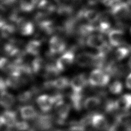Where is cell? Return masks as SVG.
Listing matches in <instances>:
<instances>
[{
	"label": "cell",
	"mask_w": 131,
	"mask_h": 131,
	"mask_svg": "<svg viewBox=\"0 0 131 131\" xmlns=\"http://www.w3.org/2000/svg\"><path fill=\"white\" fill-rule=\"evenodd\" d=\"M74 59V53L72 51H67L57 59L56 66L60 72L64 71L71 66Z\"/></svg>",
	"instance_id": "5"
},
{
	"label": "cell",
	"mask_w": 131,
	"mask_h": 131,
	"mask_svg": "<svg viewBox=\"0 0 131 131\" xmlns=\"http://www.w3.org/2000/svg\"><path fill=\"white\" fill-rule=\"evenodd\" d=\"M41 43L40 41L37 40H32L30 41L26 47V51L28 53L33 55H37L40 50Z\"/></svg>",
	"instance_id": "20"
},
{
	"label": "cell",
	"mask_w": 131,
	"mask_h": 131,
	"mask_svg": "<svg viewBox=\"0 0 131 131\" xmlns=\"http://www.w3.org/2000/svg\"><path fill=\"white\" fill-rule=\"evenodd\" d=\"M130 34H131V28H130Z\"/></svg>",
	"instance_id": "44"
},
{
	"label": "cell",
	"mask_w": 131,
	"mask_h": 131,
	"mask_svg": "<svg viewBox=\"0 0 131 131\" xmlns=\"http://www.w3.org/2000/svg\"><path fill=\"white\" fill-rule=\"evenodd\" d=\"M102 4L106 7H111L114 6L116 4L114 0H102Z\"/></svg>",
	"instance_id": "36"
},
{
	"label": "cell",
	"mask_w": 131,
	"mask_h": 131,
	"mask_svg": "<svg viewBox=\"0 0 131 131\" xmlns=\"http://www.w3.org/2000/svg\"><path fill=\"white\" fill-rule=\"evenodd\" d=\"M53 84L54 88L59 89H63L68 87L69 84H70V83L67 78L60 77L54 80Z\"/></svg>",
	"instance_id": "30"
},
{
	"label": "cell",
	"mask_w": 131,
	"mask_h": 131,
	"mask_svg": "<svg viewBox=\"0 0 131 131\" xmlns=\"http://www.w3.org/2000/svg\"><path fill=\"white\" fill-rule=\"evenodd\" d=\"M95 30H96V26L93 24H84L81 25L79 28L80 34L83 36L90 35Z\"/></svg>",
	"instance_id": "29"
},
{
	"label": "cell",
	"mask_w": 131,
	"mask_h": 131,
	"mask_svg": "<svg viewBox=\"0 0 131 131\" xmlns=\"http://www.w3.org/2000/svg\"><path fill=\"white\" fill-rule=\"evenodd\" d=\"M13 63L11 62L7 58L2 57L0 61V68L1 70L5 72H9L11 69Z\"/></svg>",
	"instance_id": "33"
},
{
	"label": "cell",
	"mask_w": 131,
	"mask_h": 131,
	"mask_svg": "<svg viewBox=\"0 0 131 131\" xmlns=\"http://www.w3.org/2000/svg\"><path fill=\"white\" fill-rule=\"evenodd\" d=\"M16 25L19 32L23 35H31L34 30L32 23L24 17L18 18L16 20Z\"/></svg>",
	"instance_id": "10"
},
{
	"label": "cell",
	"mask_w": 131,
	"mask_h": 131,
	"mask_svg": "<svg viewBox=\"0 0 131 131\" xmlns=\"http://www.w3.org/2000/svg\"><path fill=\"white\" fill-rule=\"evenodd\" d=\"M60 71L58 70L56 66L52 64H47L46 72L44 77L47 79L54 78L58 75Z\"/></svg>",
	"instance_id": "26"
},
{
	"label": "cell",
	"mask_w": 131,
	"mask_h": 131,
	"mask_svg": "<svg viewBox=\"0 0 131 131\" xmlns=\"http://www.w3.org/2000/svg\"><path fill=\"white\" fill-rule=\"evenodd\" d=\"M94 56L89 52H82L77 55L76 62L80 67H86L93 64Z\"/></svg>",
	"instance_id": "13"
},
{
	"label": "cell",
	"mask_w": 131,
	"mask_h": 131,
	"mask_svg": "<svg viewBox=\"0 0 131 131\" xmlns=\"http://www.w3.org/2000/svg\"><path fill=\"white\" fill-rule=\"evenodd\" d=\"M127 3L129 6H131V0H127Z\"/></svg>",
	"instance_id": "43"
},
{
	"label": "cell",
	"mask_w": 131,
	"mask_h": 131,
	"mask_svg": "<svg viewBox=\"0 0 131 131\" xmlns=\"http://www.w3.org/2000/svg\"><path fill=\"white\" fill-rule=\"evenodd\" d=\"M128 66L129 67V68L131 69V57L129 58L128 61Z\"/></svg>",
	"instance_id": "41"
},
{
	"label": "cell",
	"mask_w": 131,
	"mask_h": 131,
	"mask_svg": "<svg viewBox=\"0 0 131 131\" xmlns=\"http://www.w3.org/2000/svg\"><path fill=\"white\" fill-rule=\"evenodd\" d=\"M105 111L107 113H113L115 111L117 110L115 101L112 100H108L105 104Z\"/></svg>",
	"instance_id": "34"
},
{
	"label": "cell",
	"mask_w": 131,
	"mask_h": 131,
	"mask_svg": "<svg viewBox=\"0 0 131 131\" xmlns=\"http://www.w3.org/2000/svg\"><path fill=\"white\" fill-rule=\"evenodd\" d=\"M129 5L125 2H120L112 7L111 13L118 21L127 19L130 11Z\"/></svg>",
	"instance_id": "2"
},
{
	"label": "cell",
	"mask_w": 131,
	"mask_h": 131,
	"mask_svg": "<svg viewBox=\"0 0 131 131\" xmlns=\"http://www.w3.org/2000/svg\"><path fill=\"white\" fill-rule=\"evenodd\" d=\"M21 117L24 120L35 119L38 114L35 108L32 105H25L20 108Z\"/></svg>",
	"instance_id": "17"
},
{
	"label": "cell",
	"mask_w": 131,
	"mask_h": 131,
	"mask_svg": "<svg viewBox=\"0 0 131 131\" xmlns=\"http://www.w3.org/2000/svg\"><path fill=\"white\" fill-rule=\"evenodd\" d=\"M129 48L121 47L118 48L115 52V59L118 61L121 60L126 57L130 53Z\"/></svg>",
	"instance_id": "27"
},
{
	"label": "cell",
	"mask_w": 131,
	"mask_h": 131,
	"mask_svg": "<svg viewBox=\"0 0 131 131\" xmlns=\"http://www.w3.org/2000/svg\"><path fill=\"white\" fill-rule=\"evenodd\" d=\"M0 101L1 104L3 107L9 108L14 104L15 99L13 95L4 91L1 92Z\"/></svg>",
	"instance_id": "18"
},
{
	"label": "cell",
	"mask_w": 131,
	"mask_h": 131,
	"mask_svg": "<svg viewBox=\"0 0 131 131\" xmlns=\"http://www.w3.org/2000/svg\"><path fill=\"white\" fill-rule=\"evenodd\" d=\"M49 50L52 54H59L62 52L66 48V44L59 36H52L49 41Z\"/></svg>",
	"instance_id": "7"
},
{
	"label": "cell",
	"mask_w": 131,
	"mask_h": 131,
	"mask_svg": "<svg viewBox=\"0 0 131 131\" xmlns=\"http://www.w3.org/2000/svg\"><path fill=\"white\" fill-rule=\"evenodd\" d=\"M108 34L109 42L112 46L118 47L123 43L124 34L123 30L119 29H112Z\"/></svg>",
	"instance_id": "8"
},
{
	"label": "cell",
	"mask_w": 131,
	"mask_h": 131,
	"mask_svg": "<svg viewBox=\"0 0 131 131\" xmlns=\"http://www.w3.org/2000/svg\"><path fill=\"white\" fill-rule=\"evenodd\" d=\"M21 81V79L19 76L10 75L6 79V82L7 86L16 89L20 85Z\"/></svg>",
	"instance_id": "28"
},
{
	"label": "cell",
	"mask_w": 131,
	"mask_h": 131,
	"mask_svg": "<svg viewBox=\"0 0 131 131\" xmlns=\"http://www.w3.org/2000/svg\"><path fill=\"white\" fill-rule=\"evenodd\" d=\"M110 75L103 72L101 69L94 70L90 74L89 82L92 86H104L109 82Z\"/></svg>",
	"instance_id": "1"
},
{
	"label": "cell",
	"mask_w": 131,
	"mask_h": 131,
	"mask_svg": "<svg viewBox=\"0 0 131 131\" xmlns=\"http://www.w3.org/2000/svg\"><path fill=\"white\" fill-rule=\"evenodd\" d=\"M38 0H20L19 7L21 10L30 12L35 7Z\"/></svg>",
	"instance_id": "24"
},
{
	"label": "cell",
	"mask_w": 131,
	"mask_h": 131,
	"mask_svg": "<svg viewBox=\"0 0 131 131\" xmlns=\"http://www.w3.org/2000/svg\"><path fill=\"white\" fill-rule=\"evenodd\" d=\"M55 110L58 117V123L63 124L70 113V105L62 99L56 102Z\"/></svg>",
	"instance_id": "3"
},
{
	"label": "cell",
	"mask_w": 131,
	"mask_h": 131,
	"mask_svg": "<svg viewBox=\"0 0 131 131\" xmlns=\"http://www.w3.org/2000/svg\"><path fill=\"white\" fill-rule=\"evenodd\" d=\"M16 113L14 111L10 110H6L4 111L1 115L0 118V122L5 123L11 128L14 127L17 122Z\"/></svg>",
	"instance_id": "14"
},
{
	"label": "cell",
	"mask_w": 131,
	"mask_h": 131,
	"mask_svg": "<svg viewBox=\"0 0 131 131\" xmlns=\"http://www.w3.org/2000/svg\"><path fill=\"white\" fill-rule=\"evenodd\" d=\"M33 97V92L30 91H26L21 92L17 96V99L22 103H26L30 101Z\"/></svg>",
	"instance_id": "32"
},
{
	"label": "cell",
	"mask_w": 131,
	"mask_h": 131,
	"mask_svg": "<svg viewBox=\"0 0 131 131\" xmlns=\"http://www.w3.org/2000/svg\"><path fill=\"white\" fill-rule=\"evenodd\" d=\"M47 66V64L46 63L43 59L40 57H36L32 61L31 68L33 73L44 77Z\"/></svg>",
	"instance_id": "12"
},
{
	"label": "cell",
	"mask_w": 131,
	"mask_h": 131,
	"mask_svg": "<svg viewBox=\"0 0 131 131\" xmlns=\"http://www.w3.org/2000/svg\"><path fill=\"white\" fill-rule=\"evenodd\" d=\"M35 124L40 130L50 129L53 125V117L49 114L38 115L35 119Z\"/></svg>",
	"instance_id": "4"
},
{
	"label": "cell",
	"mask_w": 131,
	"mask_h": 131,
	"mask_svg": "<svg viewBox=\"0 0 131 131\" xmlns=\"http://www.w3.org/2000/svg\"><path fill=\"white\" fill-rule=\"evenodd\" d=\"M106 41L102 35L92 34L90 35L88 38L86 44L92 48H95L98 50Z\"/></svg>",
	"instance_id": "16"
},
{
	"label": "cell",
	"mask_w": 131,
	"mask_h": 131,
	"mask_svg": "<svg viewBox=\"0 0 131 131\" xmlns=\"http://www.w3.org/2000/svg\"><path fill=\"white\" fill-rule=\"evenodd\" d=\"M70 99L74 108L77 111L80 110L82 107L83 99L81 93H77L72 92L70 96Z\"/></svg>",
	"instance_id": "22"
},
{
	"label": "cell",
	"mask_w": 131,
	"mask_h": 131,
	"mask_svg": "<svg viewBox=\"0 0 131 131\" xmlns=\"http://www.w3.org/2000/svg\"><path fill=\"white\" fill-rule=\"evenodd\" d=\"M117 110L127 111L131 108V94H125L115 101Z\"/></svg>",
	"instance_id": "15"
},
{
	"label": "cell",
	"mask_w": 131,
	"mask_h": 131,
	"mask_svg": "<svg viewBox=\"0 0 131 131\" xmlns=\"http://www.w3.org/2000/svg\"><path fill=\"white\" fill-rule=\"evenodd\" d=\"M14 127L18 130L25 131L29 129V124L25 121H17L14 125Z\"/></svg>",
	"instance_id": "35"
},
{
	"label": "cell",
	"mask_w": 131,
	"mask_h": 131,
	"mask_svg": "<svg viewBox=\"0 0 131 131\" xmlns=\"http://www.w3.org/2000/svg\"><path fill=\"white\" fill-rule=\"evenodd\" d=\"M100 0H87L88 3L90 5H94L97 3Z\"/></svg>",
	"instance_id": "40"
},
{
	"label": "cell",
	"mask_w": 131,
	"mask_h": 131,
	"mask_svg": "<svg viewBox=\"0 0 131 131\" xmlns=\"http://www.w3.org/2000/svg\"><path fill=\"white\" fill-rule=\"evenodd\" d=\"M114 2H115V4H118V3H120L121 0H114Z\"/></svg>",
	"instance_id": "42"
},
{
	"label": "cell",
	"mask_w": 131,
	"mask_h": 131,
	"mask_svg": "<svg viewBox=\"0 0 131 131\" xmlns=\"http://www.w3.org/2000/svg\"><path fill=\"white\" fill-rule=\"evenodd\" d=\"M100 16V14L95 10H86L83 12V16L91 23H94L98 20Z\"/></svg>",
	"instance_id": "25"
},
{
	"label": "cell",
	"mask_w": 131,
	"mask_h": 131,
	"mask_svg": "<svg viewBox=\"0 0 131 131\" xmlns=\"http://www.w3.org/2000/svg\"><path fill=\"white\" fill-rule=\"evenodd\" d=\"M126 86L129 89H131V73L127 76L126 81H125Z\"/></svg>",
	"instance_id": "37"
},
{
	"label": "cell",
	"mask_w": 131,
	"mask_h": 131,
	"mask_svg": "<svg viewBox=\"0 0 131 131\" xmlns=\"http://www.w3.org/2000/svg\"><path fill=\"white\" fill-rule=\"evenodd\" d=\"M36 102L40 110L44 113L48 112L52 108L55 103V100L53 96L47 95H42L37 97Z\"/></svg>",
	"instance_id": "6"
},
{
	"label": "cell",
	"mask_w": 131,
	"mask_h": 131,
	"mask_svg": "<svg viewBox=\"0 0 131 131\" xmlns=\"http://www.w3.org/2000/svg\"><path fill=\"white\" fill-rule=\"evenodd\" d=\"M56 2L59 5V6H62L64 5H67V3L70 1L72 0H55Z\"/></svg>",
	"instance_id": "39"
},
{
	"label": "cell",
	"mask_w": 131,
	"mask_h": 131,
	"mask_svg": "<svg viewBox=\"0 0 131 131\" xmlns=\"http://www.w3.org/2000/svg\"><path fill=\"white\" fill-rule=\"evenodd\" d=\"M101 100L98 97L92 96L87 98L83 102V106L85 110L91 111L97 107L100 104Z\"/></svg>",
	"instance_id": "21"
},
{
	"label": "cell",
	"mask_w": 131,
	"mask_h": 131,
	"mask_svg": "<svg viewBox=\"0 0 131 131\" xmlns=\"http://www.w3.org/2000/svg\"><path fill=\"white\" fill-rule=\"evenodd\" d=\"M86 84L87 80L85 76L83 74L75 76L72 79L70 82V85L73 92L77 93H81Z\"/></svg>",
	"instance_id": "9"
},
{
	"label": "cell",
	"mask_w": 131,
	"mask_h": 131,
	"mask_svg": "<svg viewBox=\"0 0 131 131\" xmlns=\"http://www.w3.org/2000/svg\"><path fill=\"white\" fill-rule=\"evenodd\" d=\"M1 31L2 36L4 38L9 37L15 31L14 27L11 24H5L2 19L1 20Z\"/></svg>",
	"instance_id": "23"
},
{
	"label": "cell",
	"mask_w": 131,
	"mask_h": 131,
	"mask_svg": "<svg viewBox=\"0 0 131 131\" xmlns=\"http://www.w3.org/2000/svg\"><path fill=\"white\" fill-rule=\"evenodd\" d=\"M91 124L95 128L100 130H105L108 128V121L105 117L101 114H93Z\"/></svg>",
	"instance_id": "11"
},
{
	"label": "cell",
	"mask_w": 131,
	"mask_h": 131,
	"mask_svg": "<svg viewBox=\"0 0 131 131\" xmlns=\"http://www.w3.org/2000/svg\"><path fill=\"white\" fill-rule=\"evenodd\" d=\"M109 90L114 94H119L123 90L122 83L120 81L116 80L110 85Z\"/></svg>",
	"instance_id": "31"
},
{
	"label": "cell",
	"mask_w": 131,
	"mask_h": 131,
	"mask_svg": "<svg viewBox=\"0 0 131 131\" xmlns=\"http://www.w3.org/2000/svg\"><path fill=\"white\" fill-rule=\"evenodd\" d=\"M7 86L6 81H4L2 78H1V82H0V88L1 92L4 91Z\"/></svg>",
	"instance_id": "38"
},
{
	"label": "cell",
	"mask_w": 131,
	"mask_h": 131,
	"mask_svg": "<svg viewBox=\"0 0 131 131\" xmlns=\"http://www.w3.org/2000/svg\"><path fill=\"white\" fill-rule=\"evenodd\" d=\"M37 7L40 10V12L47 14L53 12L56 9L55 5L48 0H40L38 4Z\"/></svg>",
	"instance_id": "19"
}]
</instances>
